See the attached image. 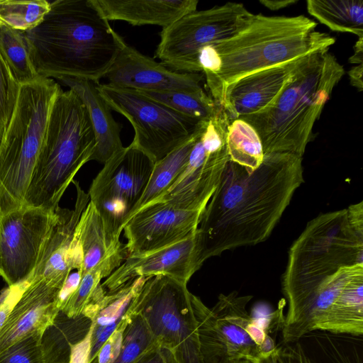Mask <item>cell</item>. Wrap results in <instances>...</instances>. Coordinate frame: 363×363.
<instances>
[{"instance_id": "1", "label": "cell", "mask_w": 363, "mask_h": 363, "mask_svg": "<svg viewBox=\"0 0 363 363\" xmlns=\"http://www.w3.org/2000/svg\"><path fill=\"white\" fill-rule=\"evenodd\" d=\"M303 182L302 157L293 154L264 155L252 172L229 160L196 229L200 264L265 241Z\"/></svg>"}, {"instance_id": "2", "label": "cell", "mask_w": 363, "mask_h": 363, "mask_svg": "<svg viewBox=\"0 0 363 363\" xmlns=\"http://www.w3.org/2000/svg\"><path fill=\"white\" fill-rule=\"evenodd\" d=\"M316 26L303 15L252 14L229 38L202 48L198 62L211 96L223 107L228 88L246 75L329 50L335 38Z\"/></svg>"}, {"instance_id": "3", "label": "cell", "mask_w": 363, "mask_h": 363, "mask_svg": "<svg viewBox=\"0 0 363 363\" xmlns=\"http://www.w3.org/2000/svg\"><path fill=\"white\" fill-rule=\"evenodd\" d=\"M24 34L40 77L96 82L104 77L123 40L92 0L52 1L42 22Z\"/></svg>"}, {"instance_id": "4", "label": "cell", "mask_w": 363, "mask_h": 363, "mask_svg": "<svg viewBox=\"0 0 363 363\" xmlns=\"http://www.w3.org/2000/svg\"><path fill=\"white\" fill-rule=\"evenodd\" d=\"M363 264V210L357 206L311 220L291 245L281 290L288 308L311 305L342 267Z\"/></svg>"}, {"instance_id": "5", "label": "cell", "mask_w": 363, "mask_h": 363, "mask_svg": "<svg viewBox=\"0 0 363 363\" xmlns=\"http://www.w3.org/2000/svg\"><path fill=\"white\" fill-rule=\"evenodd\" d=\"M344 74L329 50L310 54L269 106L238 118L257 132L264 155L289 153L302 157L314 124Z\"/></svg>"}, {"instance_id": "6", "label": "cell", "mask_w": 363, "mask_h": 363, "mask_svg": "<svg viewBox=\"0 0 363 363\" xmlns=\"http://www.w3.org/2000/svg\"><path fill=\"white\" fill-rule=\"evenodd\" d=\"M96 148L88 111L72 89L57 95L23 206L55 211L67 187Z\"/></svg>"}, {"instance_id": "7", "label": "cell", "mask_w": 363, "mask_h": 363, "mask_svg": "<svg viewBox=\"0 0 363 363\" xmlns=\"http://www.w3.org/2000/svg\"><path fill=\"white\" fill-rule=\"evenodd\" d=\"M60 89L56 82L43 77L20 86L0 146V214L23 205L50 113Z\"/></svg>"}, {"instance_id": "8", "label": "cell", "mask_w": 363, "mask_h": 363, "mask_svg": "<svg viewBox=\"0 0 363 363\" xmlns=\"http://www.w3.org/2000/svg\"><path fill=\"white\" fill-rule=\"evenodd\" d=\"M186 284L167 276L150 277L131 311L141 315L160 346L172 351L180 363H203L192 294Z\"/></svg>"}, {"instance_id": "9", "label": "cell", "mask_w": 363, "mask_h": 363, "mask_svg": "<svg viewBox=\"0 0 363 363\" xmlns=\"http://www.w3.org/2000/svg\"><path fill=\"white\" fill-rule=\"evenodd\" d=\"M252 298V296L240 295L236 291L221 294L209 308L191 295L203 363L258 361L259 347L267 332L247 312Z\"/></svg>"}, {"instance_id": "10", "label": "cell", "mask_w": 363, "mask_h": 363, "mask_svg": "<svg viewBox=\"0 0 363 363\" xmlns=\"http://www.w3.org/2000/svg\"><path fill=\"white\" fill-rule=\"evenodd\" d=\"M230 122L220 106L212 116L197 123L184 169L171 186L152 202L203 211L229 161L226 138Z\"/></svg>"}, {"instance_id": "11", "label": "cell", "mask_w": 363, "mask_h": 363, "mask_svg": "<svg viewBox=\"0 0 363 363\" xmlns=\"http://www.w3.org/2000/svg\"><path fill=\"white\" fill-rule=\"evenodd\" d=\"M252 14L242 4L235 2L190 12L162 28L155 56L172 70L200 73V50L235 34Z\"/></svg>"}, {"instance_id": "12", "label": "cell", "mask_w": 363, "mask_h": 363, "mask_svg": "<svg viewBox=\"0 0 363 363\" xmlns=\"http://www.w3.org/2000/svg\"><path fill=\"white\" fill-rule=\"evenodd\" d=\"M155 162L131 143L113 155L93 179L88 194L110 240L120 235L142 197Z\"/></svg>"}, {"instance_id": "13", "label": "cell", "mask_w": 363, "mask_h": 363, "mask_svg": "<svg viewBox=\"0 0 363 363\" xmlns=\"http://www.w3.org/2000/svg\"><path fill=\"white\" fill-rule=\"evenodd\" d=\"M97 86L110 108L132 125L135 131L132 143L155 162L186 141L199 122L138 91L108 83H99Z\"/></svg>"}, {"instance_id": "14", "label": "cell", "mask_w": 363, "mask_h": 363, "mask_svg": "<svg viewBox=\"0 0 363 363\" xmlns=\"http://www.w3.org/2000/svg\"><path fill=\"white\" fill-rule=\"evenodd\" d=\"M56 211L22 206L0 214V276L8 286L27 281L34 271Z\"/></svg>"}, {"instance_id": "15", "label": "cell", "mask_w": 363, "mask_h": 363, "mask_svg": "<svg viewBox=\"0 0 363 363\" xmlns=\"http://www.w3.org/2000/svg\"><path fill=\"white\" fill-rule=\"evenodd\" d=\"M202 213L162 202L146 205L131 216L123 229L128 255L150 252L186 239L196 233Z\"/></svg>"}, {"instance_id": "16", "label": "cell", "mask_w": 363, "mask_h": 363, "mask_svg": "<svg viewBox=\"0 0 363 363\" xmlns=\"http://www.w3.org/2000/svg\"><path fill=\"white\" fill-rule=\"evenodd\" d=\"M77 198L73 209L59 207L55 223L41 249L36 267L28 281L43 279L60 290L72 270L81 267L79 250L75 240V229L79 218L89 202V196L73 180Z\"/></svg>"}, {"instance_id": "17", "label": "cell", "mask_w": 363, "mask_h": 363, "mask_svg": "<svg viewBox=\"0 0 363 363\" xmlns=\"http://www.w3.org/2000/svg\"><path fill=\"white\" fill-rule=\"evenodd\" d=\"M108 84L141 91L195 90L201 88L203 74L172 70L123 40L117 56L105 74Z\"/></svg>"}, {"instance_id": "18", "label": "cell", "mask_w": 363, "mask_h": 363, "mask_svg": "<svg viewBox=\"0 0 363 363\" xmlns=\"http://www.w3.org/2000/svg\"><path fill=\"white\" fill-rule=\"evenodd\" d=\"M196 233L166 247L130 255L102 283L111 292L138 277L167 276L186 283L201 267Z\"/></svg>"}, {"instance_id": "19", "label": "cell", "mask_w": 363, "mask_h": 363, "mask_svg": "<svg viewBox=\"0 0 363 363\" xmlns=\"http://www.w3.org/2000/svg\"><path fill=\"white\" fill-rule=\"evenodd\" d=\"M307 56L252 73L233 84L223 106L230 121L257 113L269 106Z\"/></svg>"}, {"instance_id": "20", "label": "cell", "mask_w": 363, "mask_h": 363, "mask_svg": "<svg viewBox=\"0 0 363 363\" xmlns=\"http://www.w3.org/2000/svg\"><path fill=\"white\" fill-rule=\"evenodd\" d=\"M59 291L43 279L29 283L0 330V353L28 335L43 333L60 311Z\"/></svg>"}, {"instance_id": "21", "label": "cell", "mask_w": 363, "mask_h": 363, "mask_svg": "<svg viewBox=\"0 0 363 363\" xmlns=\"http://www.w3.org/2000/svg\"><path fill=\"white\" fill-rule=\"evenodd\" d=\"M75 240L79 250L81 274L97 272L107 278L128 256L126 245L109 240L94 206L89 201L83 211L75 229Z\"/></svg>"}, {"instance_id": "22", "label": "cell", "mask_w": 363, "mask_h": 363, "mask_svg": "<svg viewBox=\"0 0 363 363\" xmlns=\"http://www.w3.org/2000/svg\"><path fill=\"white\" fill-rule=\"evenodd\" d=\"M109 21L165 28L197 9L198 0H92Z\"/></svg>"}, {"instance_id": "23", "label": "cell", "mask_w": 363, "mask_h": 363, "mask_svg": "<svg viewBox=\"0 0 363 363\" xmlns=\"http://www.w3.org/2000/svg\"><path fill=\"white\" fill-rule=\"evenodd\" d=\"M79 96L85 105L96 138V148L91 160L104 164L123 147L121 125L115 121L111 109L100 94L98 84L89 79L65 77L60 79Z\"/></svg>"}, {"instance_id": "24", "label": "cell", "mask_w": 363, "mask_h": 363, "mask_svg": "<svg viewBox=\"0 0 363 363\" xmlns=\"http://www.w3.org/2000/svg\"><path fill=\"white\" fill-rule=\"evenodd\" d=\"M150 277H138L116 290L106 292L87 314L91 319L89 363L111 334L125 319L145 282Z\"/></svg>"}, {"instance_id": "25", "label": "cell", "mask_w": 363, "mask_h": 363, "mask_svg": "<svg viewBox=\"0 0 363 363\" xmlns=\"http://www.w3.org/2000/svg\"><path fill=\"white\" fill-rule=\"evenodd\" d=\"M91 323L84 314L69 317L60 311L41 336L45 363H69L72 348L87 336Z\"/></svg>"}, {"instance_id": "26", "label": "cell", "mask_w": 363, "mask_h": 363, "mask_svg": "<svg viewBox=\"0 0 363 363\" xmlns=\"http://www.w3.org/2000/svg\"><path fill=\"white\" fill-rule=\"evenodd\" d=\"M316 330L363 335V276L352 281L333 302Z\"/></svg>"}, {"instance_id": "27", "label": "cell", "mask_w": 363, "mask_h": 363, "mask_svg": "<svg viewBox=\"0 0 363 363\" xmlns=\"http://www.w3.org/2000/svg\"><path fill=\"white\" fill-rule=\"evenodd\" d=\"M306 335L310 349L304 352L311 363H362V335L315 330Z\"/></svg>"}, {"instance_id": "28", "label": "cell", "mask_w": 363, "mask_h": 363, "mask_svg": "<svg viewBox=\"0 0 363 363\" xmlns=\"http://www.w3.org/2000/svg\"><path fill=\"white\" fill-rule=\"evenodd\" d=\"M306 4L310 15L332 30L363 38L362 0H308Z\"/></svg>"}, {"instance_id": "29", "label": "cell", "mask_w": 363, "mask_h": 363, "mask_svg": "<svg viewBox=\"0 0 363 363\" xmlns=\"http://www.w3.org/2000/svg\"><path fill=\"white\" fill-rule=\"evenodd\" d=\"M193 143L194 133L186 141L155 163L144 193L131 211L128 220L140 208L161 196L171 186L184 169Z\"/></svg>"}, {"instance_id": "30", "label": "cell", "mask_w": 363, "mask_h": 363, "mask_svg": "<svg viewBox=\"0 0 363 363\" xmlns=\"http://www.w3.org/2000/svg\"><path fill=\"white\" fill-rule=\"evenodd\" d=\"M226 145L229 160L249 171L256 169L263 160L264 154L257 132L241 118L230 123Z\"/></svg>"}, {"instance_id": "31", "label": "cell", "mask_w": 363, "mask_h": 363, "mask_svg": "<svg viewBox=\"0 0 363 363\" xmlns=\"http://www.w3.org/2000/svg\"><path fill=\"white\" fill-rule=\"evenodd\" d=\"M0 55L20 86L40 77L32 65L24 32L1 23Z\"/></svg>"}, {"instance_id": "32", "label": "cell", "mask_w": 363, "mask_h": 363, "mask_svg": "<svg viewBox=\"0 0 363 363\" xmlns=\"http://www.w3.org/2000/svg\"><path fill=\"white\" fill-rule=\"evenodd\" d=\"M138 91L197 121L210 118L220 106L202 87L190 91Z\"/></svg>"}, {"instance_id": "33", "label": "cell", "mask_w": 363, "mask_h": 363, "mask_svg": "<svg viewBox=\"0 0 363 363\" xmlns=\"http://www.w3.org/2000/svg\"><path fill=\"white\" fill-rule=\"evenodd\" d=\"M160 347L141 315L130 311L120 354L113 363H134L152 349Z\"/></svg>"}, {"instance_id": "34", "label": "cell", "mask_w": 363, "mask_h": 363, "mask_svg": "<svg viewBox=\"0 0 363 363\" xmlns=\"http://www.w3.org/2000/svg\"><path fill=\"white\" fill-rule=\"evenodd\" d=\"M50 8L46 0H0V23L25 32L39 25Z\"/></svg>"}, {"instance_id": "35", "label": "cell", "mask_w": 363, "mask_h": 363, "mask_svg": "<svg viewBox=\"0 0 363 363\" xmlns=\"http://www.w3.org/2000/svg\"><path fill=\"white\" fill-rule=\"evenodd\" d=\"M101 274L97 272L81 274L79 284L62 310L69 317L85 314L103 299L106 291Z\"/></svg>"}, {"instance_id": "36", "label": "cell", "mask_w": 363, "mask_h": 363, "mask_svg": "<svg viewBox=\"0 0 363 363\" xmlns=\"http://www.w3.org/2000/svg\"><path fill=\"white\" fill-rule=\"evenodd\" d=\"M42 335L33 333L12 344L0 353V363H45Z\"/></svg>"}, {"instance_id": "37", "label": "cell", "mask_w": 363, "mask_h": 363, "mask_svg": "<svg viewBox=\"0 0 363 363\" xmlns=\"http://www.w3.org/2000/svg\"><path fill=\"white\" fill-rule=\"evenodd\" d=\"M19 88L0 55V127L4 131L11 121Z\"/></svg>"}, {"instance_id": "38", "label": "cell", "mask_w": 363, "mask_h": 363, "mask_svg": "<svg viewBox=\"0 0 363 363\" xmlns=\"http://www.w3.org/2000/svg\"><path fill=\"white\" fill-rule=\"evenodd\" d=\"M256 363H311L299 342L286 344L277 348Z\"/></svg>"}, {"instance_id": "39", "label": "cell", "mask_w": 363, "mask_h": 363, "mask_svg": "<svg viewBox=\"0 0 363 363\" xmlns=\"http://www.w3.org/2000/svg\"><path fill=\"white\" fill-rule=\"evenodd\" d=\"M129 313L130 311L120 325L102 345L91 363H113L116 361L120 354L123 330L129 318Z\"/></svg>"}, {"instance_id": "40", "label": "cell", "mask_w": 363, "mask_h": 363, "mask_svg": "<svg viewBox=\"0 0 363 363\" xmlns=\"http://www.w3.org/2000/svg\"><path fill=\"white\" fill-rule=\"evenodd\" d=\"M28 284L29 282L26 281L8 286L7 294L0 304V330Z\"/></svg>"}, {"instance_id": "41", "label": "cell", "mask_w": 363, "mask_h": 363, "mask_svg": "<svg viewBox=\"0 0 363 363\" xmlns=\"http://www.w3.org/2000/svg\"><path fill=\"white\" fill-rule=\"evenodd\" d=\"M81 279V273L79 271L70 274L65 284L59 291L56 303L60 311H62L77 289Z\"/></svg>"}, {"instance_id": "42", "label": "cell", "mask_w": 363, "mask_h": 363, "mask_svg": "<svg viewBox=\"0 0 363 363\" xmlns=\"http://www.w3.org/2000/svg\"><path fill=\"white\" fill-rule=\"evenodd\" d=\"M90 338L91 330L81 342L72 348L69 363H89Z\"/></svg>"}, {"instance_id": "43", "label": "cell", "mask_w": 363, "mask_h": 363, "mask_svg": "<svg viewBox=\"0 0 363 363\" xmlns=\"http://www.w3.org/2000/svg\"><path fill=\"white\" fill-rule=\"evenodd\" d=\"M134 363H164L161 347L152 349Z\"/></svg>"}, {"instance_id": "44", "label": "cell", "mask_w": 363, "mask_h": 363, "mask_svg": "<svg viewBox=\"0 0 363 363\" xmlns=\"http://www.w3.org/2000/svg\"><path fill=\"white\" fill-rule=\"evenodd\" d=\"M363 66L362 64L357 65V66L350 69L348 72V75L352 86L357 88L359 91H362Z\"/></svg>"}, {"instance_id": "45", "label": "cell", "mask_w": 363, "mask_h": 363, "mask_svg": "<svg viewBox=\"0 0 363 363\" xmlns=\"http://www.w3.org/2000/svg\"><path fill=\"white\" fill-rule=\"evenodd\" d=\"M297 1V0H261L259 3L270 10L277 11L294 4Z\"/></svg>"}, {"instance_id": "46", "label": "cell", "mask_w": 363, "mask_h": 363, "mask_svg": "<svg viewBox=\"0 0 363 363\" xmlns=\"http://www.w3.org/2000/svg\"><path fill=\"white\" fill-rule=\"evenodd\" d=\"M277 346L275 345L274 340L267 333L263 341L259 347V358L266 357L271 354L277 348Z\"/></svg>"}, {"instance_id": "47", "label": "cell", "mask_w": 363, "mask_h": 363, "mask_svg": "<svg viewBox=\"0 0 363 363\" xmlns=\"http://www.w3.org/2000/svg\"><path fill=\"white\" fill-rule=\"evenodd\" d=\"M363 59V38H358L354 46V53L350 57L349 61L353 64H362Z\"/></svg>"}, {"instance_id": "48", "label": "cell", "mask_w": 363, "mask_h": 363, "mask_svg": "<svg viewBox=\"0 0 363 363\" xmlns=\"http://www.w3.org/2000/svg\"><path fill=\"white\" fill-rule=\"evenodd\" d=\"M164 363H180L172 351L167 348L161 347Z\"/></svg>"}, {"instance_id": "49", "label": "cell", "mask_w": 363, "mask_h": 363, "mask_svg": "<svg viewBox=\"0 0 363 363\" xmlns=\"http://www.w3.org/2000/svg\"><path fill=\"white\" fill-rule=\"evenodd\" d=\"M8 289H9V287L4 288L0 291V304L2 302V301L4 300V298H5L6 295L7 294V291H8Z\"/></svg>"}, {"instance_id": "50", "label": "cell", "mask_w": 363, "mask_h": 363, "mask_svg": "<svg viewBox=\"0 0 363 363\" xmlns=\"http://www.w3.org/2000/svg\"><path fill=\"white\" fill-rule=\"evenodd\" d=\"M232 363H254V362L249 361V360H246V359H242V360L233 362Z\"/></svg>"}, {"instance_id": "51", "label": "cell", "mask_w": 363, "mask_h": 363, "mask_svg": "<svg viewBox=\"0 0 363 363\" xmlns=\"http://www.w3.org/2000/svg\"><path fill=\"white\" fill-rule=\"evenodd\" d=\"M4 131L2 130V128L0 127V146L3 140Z\"/></svg>"}]
</instances>
